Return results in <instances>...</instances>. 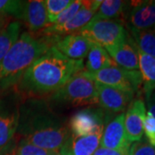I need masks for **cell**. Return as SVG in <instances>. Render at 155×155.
Returning a JSON list of instances; mask_svg holds the SVG:
<instances>
[{"label": "cell", "mask_w": 155, "mask_h": 155, "mask_svg": "<svg viewBox=\"0 0 155 155\" xmlns=\"http://www.w3.org/2000/svg\"><path fill=\"white\" fill-rule=\"evenodd\" d=\"M16 134L34 146L59 152L70 130L65 118L53 110L48 100L28 97L20 105Z\"/></svg>", "instance_id": "obj_1"}, {"label": "cell", "mask_w": 155, "mask_h": 155, "mask_svg": "<svg viewBox=\"0 0 155 155\" xmlns=\"http://www.w3.org/2000/svg\"><path fill=\"white\" fill-rule=\"evenodd\" d=\"M84 69L83 60H71L52 47L23 72L17 91L26 98L42 97L55 92Z\"/></svg>", "instance_id": "obj_2"}, {"label": "cell", "mask_w": 155, "mask_h": 155, "mask_svg": "<svg viewBox=\"0 0 155 155\" xmlns=\"http://www.w3.org/2000/svg\"><path fill=\"white\" fill-rule=\"evenodd\" d=\"M53 47L49 37L22 32L0 62V89L18 84L23 72Z\"/></svg>", "instance_id": "obj_3"}, {"label": "cell", "mask_w": 155, "mask_h": 155, "mask_svg": "<svg viewBox=\"0 0 155 155\" xmlns=\"http://www.w3.org/2000/svg\"><path fill=\"white\" fill-rule=\"evenodd\" d=\"M48 102L56 105L71 107L97 104L98 100L96 83L82 71L50 95L48 97Z\"/></svg>", "instance_id": "obj_4"}, {"label": "cell", "mask_w": 155, "mask_h": 155, "mask_svg": "<svg viewBox=\"0 0 155 155\" xmlns=\"http://www.w3.org/2000/svg\"><path fill=\"white\" fill-rule=\"evenodd\" d=\"M78 32L91 43L104 49L125 41L128 35L122 20L91 21Z\"/></svg>", "instance_id": "obj_5"}, {"label": "cell", "mask_w": 155, "mask_h": 155, "mask_svg": "<svg viewBox=\"0 0 155 155\" xmlns=\"http://www.w3.org/2000/svg\"><path fill=\"white\" fill-rule=\"evenodd\" d=\"M22 96L12 91L0 98V155L5 153L16 136Z\"/></svg>", "instance_id": "obj_6"}, {"label": "cell", "mask_w": 155, "mask_h": 155, "mask_svg": "<svg viewBox=\"0 0 155 155\" xmlns=\"http://www.w3.org/2000/svg\"><path fill=\"white\" fill-rule=\"evenodd\" d=\"M84 73L95 82L118 89L134 95L142 85V78L139 70H127L116 65L96 73Z\"/></svg>", "instance_id": "obj_7"}, {"label": "cell", "mask_w": 155, "mask_h": 155, "mask_svg": "<svg viewBox=\"0 0 155 155\" xmlns=\"http://www.w3.org/2000/svg\"><path fill=\"white\" fill-rule=\"evenodd\" d=\"M110 116L101 108H87L76 112L68 122L70 133L77 136H84L103 132L106 121Z\"/></svg>", "instance_id": "obj_8"}, {"label": "cell", "mask_w": 155, "mask_h": 155, "mask_svg": "<svg viewBox=\"0 0 155 155\" xmlns=\"http://www.w3.org/2000/svg\"><path fill=\"white\" fill-rule=\"evenodd\" d=\"M101 2V0L83 1L80 9L69 22L60 27L50 25L49 27L41 30L42 35L49 37H62L70 34L77 33L91 21Z\"/></svg>", "instance_id": "obj_9"}, {"label": "cell", "mask_w": 155, "mask_h": 155, "mask_svg": "<svg viewBox=\"0 0 155 155\" xmlns=\"http://www.w3.org/2000/svg\"><path fill=\"white\" fill-rule=\"evenodd\" d=\"M130 145L124 127V113H121L105 122L99 147L128 153Z\"/></svg>", "instance_id": "obj_10"}, {"label": "cell", "mask_w": 155, "mask_h": 155, "mask_svg": "<svg viewBox=\"0 0 155 155\" xmlns=\"http://www.w3.org/2000/svg\"><path fill=\"white\" fill-rule=\"evenodd\" d=\"M96 83L97 100L100 107L107 114L123 113L130 103L134 100V95L113 88L102 84Z\"/></svg>", "instance_id": "obj_11"}, {"label": "cell", "mask_w": 155, "mask_h": 155, "mask_svg": "<svg viewBox=\"0 0 155 155\" xmlns=\"http://www.w3.org/2000/svg\"><path fill=\"white\" fill-rule=\"evenodd\" d=\"M147 115V108L143 100L136 98L133 100L124 113V127L127 140L133 142L140 140L143 134V122Z\"/></svg>", "instance_id": "obj_12"}, {"label": "cell", "mask_w": 155, "mask_h": 155, "mask_svg": "<svg viewBox=\"0 0 155 155\" xmlns=\"http://www.w3.org/2000/svg\"><path fill=\"white\" fill-rule=\"evenodd\" d=\"M93 45L88 39L77 32L60 37L55 41L54 47L67 58L78 61L83 60L87 56Z\"/></svg>", "instance_id": "obj_13"}, {"label": "cell", "mask_w": 155, "mask_h": 155, "mask_svg": "<svg viewBox=\"0 0 155 155\" xmlns=\"http://www.w3.org/2000/svg\"><path fill=\"white\" fill-rule=\"evenodd\" d=\"M103 132L77 136L70 133L69 137L60 150V155H93L99 147Z\"/></svg>", "instance_id": "obj_14"}, {"label": "cell", "mask_w": 155, "mask_h": 155, "mask_svg": "<svg viewBox=\"0 0 155 155\" xmlns=\"http://www.w3.org/2000/svg\"><path fill=\"white\" fill-rule=\"evenodd\" d=\"M127 25L140 30L155 28V1L130 2Z\"/></svg>", "instance_id": "obj_15"}, {"label": "cell", "mask_w": 155, "mask_h": 155, "mask_svg": "<svg viewBox=\"0 0 155 155\" xmlns=\"http://www.w3.org/2000/svg\"><path fill=\"white\" fill-rule=\"evenodd\" d=\"M20 20L26 23L31 33L42 30L51 25L47 15L45 1L41 0L24 1Z\"/></svg>", "instance_id": "obj_16"}, {"label": "cell", "mask_w": 155, "mask_h": 155, "mask_svg": "<svg viewBox=\"0 0 155 155\" xmlns=\"http://www.w3.org/2000/svg\"><path fill=\"white\" fill-rule=\"evenodd\" d=\"M107 53L116 66L127 70H139L137 51L129 34L125 41L106 48Z\"/></svg>", "instance_id": "obj_17"}, {"label": "cell", "mask_w": 155, "mask_h": 155, "mask_svg": "<svg viewBox=\"0 0 155 155\" xmlns=\"http://www.w3.org/2000/svg\"><path fill=\"white\" fill-rule=\"evenodd\" d=\"M130 2L122 0L102 1L91 21L96 20H122L127 15Z\"/></svg>", "instance_id": "obj_18"}, {"label": "cell", "mask_w": 155, "mask_h": 155, "mask_svg": "<svg viewBox=\"0 0 155 155\" xmlns=\"http://www.w3.org/2000/svg\"><path fill=\"white\" fill-rule=\"evenodd\" d=\"M135 49L138 54L139 71L141 74L143 91L147 98L155 91V58L142 53L136 47Z\"/></svg>", "instance_id": "obj_19"}, {"label": "cell", "mask_w": 155, "mask_h": 155, "mask_svg": "<svg viewBox=\"0 0 155 155\" xmlns=\"http://www.w3.org/2000/svg\"><path fill=\"white\" fill-rule=\"evenodd\" d=\"M125 25L135 47L142 53L155 58V28L140 30L127 24Z\"/></svg>", "instance_id": "obj_20"}, {"label": "cell", "mask_w": 155, "mask_h": 155, "mask_svg": "<svg viewBox=\"0 0 155 155\" xmlns=\"http://www.w3.org/2000/svg\"><path fill=\"white\" fill-rule=\"evenodd\" d=\"M116 65L110 56L104 48L93 45L87 54V61L85 63V72L96 73L103 69Z\"/></svg>", "instance_id": "obj_21"}, {"label": "cell", "mask_w": 155, "mask_h": 155, "mask_svg": "<svg viewBox=\"0 0 155 155\" xmlns=\"http://www.w3.org/2000/svg\"><path fill=\"white\" fill-rule=\"evenodd\" d=\"M3 155H60L58 151L47 150L28 143L20 139L15 142V138Z\"/></svg>", "instance_id": "obj_22"}, {"label": "cell", "mask_w": 155, "mask_h": 155, "mask_svg": "<svg viewBox=\"0 0 155 155\" xmlns=\"http://www.w3.org/2000/svg\"><path fill=\"white\" fill-rule=\"evenodd\" d=\"M21 22L16 21L10 22L7 27L0 30V62L21 35Z\"/></svg>", "instance_id": "obj_23"}, {"label": "cell", "mask_w": 155, "mask_h": 155, "mask_svg": "<svg viewBox=\"0 0 155 155\" xmlns=\"http://www.w3.org/2000/svg\"><path fill=\"white\" fill-rule=\"evenodd\" d=\"M72 0H47L45 6L50 24H54L61 13L72 5Z\"/></svg>", "instance_id": "obj_24"}, {"label": "cell", "mask_w": 155, "mask_h": 155, "mask_svg": "<svg viewBox=\"0 0 155 155\" xmlns=\"http://www.w3.org/2000/svg\"><path fill=\"white\" fill-rule=\"evenodd\" d=\"M23 4L24 1L19 0H0V15L20 19Z\"/></svg>", "instance_id": "obj_25"}, {"label": "cell", "mask_w": 155, "mask_h": 155, "mask_svg": "<svg viewBox=\"0 0 155 155\" xmlns=\"http://www.w3.org/2000/svg\"><path fill=\"white\" fill-rule=\"evenodd\" d=\"M82 2H83L82 0L72 1V5L68 6L67 9L61 13L60 17L57 18L55 22L52 25H54L55 27H60V26L66 24L67 22H69L80 9V7L82 5Z\"/></svg>", "instance_id": "obj_26"}, {"label": "cell", "mask_w": 155, "mask_h": 155, "mask_svg": "<svg viewBox=\"0 0 155 155\" xmlns=\"http://www.w3.org/2000/svg\"><path fill=\"white\" fill-rule=\"evenodd\" d=\"M127 155H155V147L147 140H140L130 145Z\"/></svg>", "instance_id": "obj_27"}, {"label": "cell", "mask_w": 155, "mask_h": 155, "mask_svg": "<svg viewBox=\"0 0 155 155\" xmlns=\"http://www.w3.org/2000/svg\"><path fill=\"white\" fill-rule=\"evenodd\" d=\"M143 130L147 141L155 147V118L148 111L147 112L143 122Z\"/></svg>", "instance_id": "obj_28"}, {"label": "cell", "mask_w": 155, "mask_h": 155, "mask_svg": "<svg viewBox=\"0 0 155 155\" xmlns=\"http://www.w3.org/2000/svg\"><path fill=\"white\" fill-rule=\"evenodd\" d=\"M127 153H128L108 149V148H104V147H98L96 150V152L93 153V155H127Z\"/></svg>", "instance_id": "obj_29"}, {"label": "cell", "mask_w": 155, "mask_h": 155, "mask_svg": "<svg viewBox=\"0 0 155 155\" xmlns=\"http://www.w3.org/2000/svg\"><path fill=\"white\" fill-rule=\"evenodd\" d=\"M146 101L148 112L155 118V91L152 92V94L148 97L146 98Z\"/></svg>", "instance_id": "obj_30"}, {"label": "cell", "mask_w": 155, "mask_h": 155, "mask_svg": "<svg viewBox=\"0 0 155 155\" xmlns=\"http://www.w3.org/2000/svg\"><path fill=\"white\" fill-rule=\"evenodd\" d=\"M9 23L10 22H9L8 17H4V16H1L0 15V30H2V29H4L5 27H7Z\"/></svg>", "instance_id": "obj_31"}]
</instances>
